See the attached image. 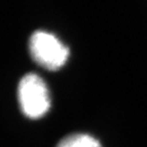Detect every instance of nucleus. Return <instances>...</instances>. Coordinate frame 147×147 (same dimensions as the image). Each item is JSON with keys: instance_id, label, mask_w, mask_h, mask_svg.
I'll use <instances>...</instances> for the list:
<instances>
[{"instance_id": "nucleus-1", "label": "nucleus", "mask_w": 147, "mask_h": 147, "mask_svg": "<svg viewBox=\"0 0 147 147\" xmlns=\"http://www.w3.org/2000/svg\"><path fill=\"white\" fill-rule=\"evenodd\" d=\"M29 48L32 57L38 65L51 71L61 68L69 57L68 48L48 32L34 33L30 38Z\"/></svg>"}, {"instance_id": "nucleus-2", "label": "nucleus", "mask_w": 147, "mask_h": 147, "mask_svg": "<svg viewBox=\"0 0 147 147\" xmlns=\"http://www.w3.org/2000/svg\"><path fill=\"white\" fill-rule=\"evenodd\" d=\"M18 101L25 116L38 119L50 109V95L45 82L36 74L24 76L18 84Z\"/></svg>"}, {"instance_id": "nucleus-3", "label": "nucleus", "mask_w": 147, "mask_h": 147, "mask_svg": "<svg viewBox=\"0 0 147 147\" xmlns=\"http://www.w3.org/2000/svg\"><path fill=\"white\" fill-rule=\"evenodd\" d=\"M57 147H101V145L89 135L73 134L61 140Z\"/></svg>"}]
</instances>
